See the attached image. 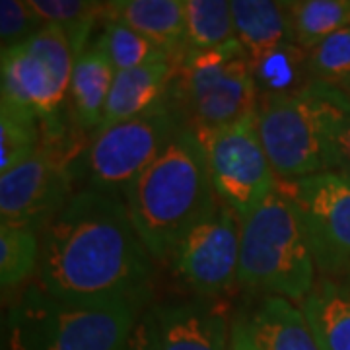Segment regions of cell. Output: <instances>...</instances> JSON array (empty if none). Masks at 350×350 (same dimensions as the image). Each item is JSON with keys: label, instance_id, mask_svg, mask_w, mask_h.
Wrapping results in <instances>:
<instances>
[{"label": "cell", "instance_id": "7", "mask_svg": "<svg viewBox=\"0 0 350 350\" xmlns=\"http://www.w3.org/2000/svg\"><path fill=\"white\" fill-rule=\"evenodd\" d=\"M75 63L63 29L45 25L29 41L2 51V100L33 113L45 137L63 135L61 109L70 94Z\"/></svg>", "mask_w": 350, "mask_h": 350}, {"label": "cell", "instance_id": "10", "mask_svg": "<svg viewBox=\"0 0 350 350\" xmlns=\"http://www.w3.org/2000/svg\"><path fill=\"white\" fill-rule=\"evenodd\" d=\"M72 175L70 152L61 135L43 137L33 156L0 175L2 224L25 226L41 234L75 195Z\"/></svg>", "mask_w": 350, "mask_h": 350}, {"label": "cell", "instance_id": "29", "mask_svg": "<svg viewBox=\"0 0 350 350\" xmlns=\"http://www.w3.org/2000/svg\"><path fill=\"white\" fill-rule=\"evenodd\" d=\"M119 350H160L158 345V329L154 321V313H142L135 329L126 337Z\"/></svg>", "mask_w": 350, "mask_h": 350}, {"label": "cell", "instance_id": "12", "mask_svg": "<svg viewBox=\"0 0 350 350\" xmlns=\"http://www.w3.org/2000/svg\"><path fill=\"white\" fill-rule=\"evenodd\" d=\"M241 220L216 199L172 255L174 273L200 298H220L238 284Z\"/></svg>", "mask_w": 350, "mask_h": 350}, {"label": "cell", "instance_id": "26", "mask_svg": "<svg viewBox=\"0 0 350 350\" xmlns=\"http://www.w3.org/2000/svg\"><path fill=\"white\" fill-rule=\"evenodd\" d=\"M185 27L189 49L204 51L236 39L232 2L185 0Z\"/></svg>", "mask_w": 350, "mask_h": 350}, {"label": "cell", "instance_id": "25", "mask_svg": "<svg viewBox=\"0 0 350 350\" xmlns=\"http://www.w3.org/2000/svg\"><path fill=\"white\" fill-rule=\"evenodd\" d=\"M43 25H57L64 31L76 57L88 49V39L103 14L105 2L90 0H27Z\"/></svg>", "mask_w": 350, "mask_h": 350}, {"label": "cell", "instance_id": "24", "mask_svg": "<svg viewBox=\"0 0 350 350\" xmlns=\"http://www.w3.org/2000/svg\"><path fill=\"white\" fill-rule=\"evenodd\" d=\"M96 43L109 57L115 72H125V70L148 66V64L174 61L154 41L140 36L129 25L121 24L117 20H109V18H105L103 33ZM174 63H179V61H174Z\"/></svg>", "mask_w": 350, "mask_h": 350}, {"label": "cell", "instance_id": "9", "mask_svg": "<svg viewBox=\"0 0 350 350\" xmlns=\"http://www.w3.org/2000/svg\"><path fill=\"white\" fill-rule=\"evenodd\" d=\"M197 138L206 156L216 197L238 214L239 220L250 216L278 187L262 148L255 113Z\"/></svg>", "mask_w": 350, "mask_h": 350}, {"label": "cell", "instance_id": "32", "mask_svg": "<svg viewBox=\"0 0 350 350\" xmlns=\"http://www.w3.org/2000/svg\"><path fill=\"white\" fill-rule=\"evenodd\" d=\"M338 174L342 175V177H345V179L350 183V167H347V170H338Z\"/></svg>", "mask_w": 350, "mask_h": 350}, {"label": "cell", "instance_id": "23", "mask_svg": "<svg viewBox=\"0 0 350 350\" xmlns=\"http://www.w3.org/2000/svg\"><path fill=\"white\" fill-rule=\"evenodd\" d=\"M43 123L33 113L25 111L10 101L0 103V172L33 156L43 144Z\"/></svg>", "mask_w": 350, "mask_h": 350}, {"label": "cell", "instance_id": "28", "mask_svg": "<svg viewBox=\"0 0 350 350\" xmlns=\"http://www.w3.org/2000/svg\"><path fill=\"white\" fill-rule=\"evenodd\" d=\"M45 25L33 12L27 0H2L0 2V41L2 51L14 49L38 36Z\"/></svg>", "mask_w": 350, "mask_h": 350}, {"label": "cell", "instance_id": "22", "mask_svg": "<svg viewBox=\"0 0 350 350\" xmlns=\"http://www.w3.org/2000/svg\"><path fill=\"white\" fill-rule=\"evenodd\" d=\"M41 234L25 226L0 224V282L16 288L39 273Z\"/></svg>", "mask_w": 350, "mask_h": 350}, {"label": "cell", "instance_id": "11", "mask_svg": "<svg viewBox=\"0 0 350 350\" xmlns=\"http://www.w3.org/2000/svg\"><path fill=\"white\" fill-rule=\"evenodd\" d=\"M296 202L315 267L325 278L350 273V183L338 172L278 181Z\"/></svg>", "mask_w": 350, "mask_h": 350}, {"label": "cell", "instance_id": "31", "mask_svg": "<svg viewBox=\"0 0 350 350\" xmlns=\"http://www.w3.org/2000/svg\"><path fill=\"white\" fill-rule=\"evenodd\" d=\"M232 350H257L255 345L251 342L250 335H247L243 319L234 321V327H232Z\"/></svg>", "mask_w": 350, "mask_h": 350}, {"label": "cell", "instance_id": "16", "mask_svg": "<svg viewBox=\"0 0 350 350\" xmlns=\"http://www.w3.org/2000/svg\"><path fill=\"white\" fill-rule=\"evenodd\" d=\"M243 321L257 350H321L301 308L286 298L265 296Z\"/></svg>", "mask_w": 350, "mask_h": 350}, {"label": "cell", "instance_id": "18", "mask_svg": "<svg viewBox=\"0 0 350 350\" xmlns=\"http://www.w3.org/2000/svg\"><path fill=\"white\" fill-rule=\"evenodd\" d=\"M232 16L236 25V39L250 55V59H257L269 51L294 41L284 2L232 0Z\"/></svg>", "mask_w": 350, "mask_h": 350}, {"label": "cell", "instance_id": "8", "mask_svg": "<svg viewBox=\"0 0 350 350\" xmlns=\"http://www.w3.org/2000/svg\"><path fill=\"white\" fill-rule=\"evenodd\" d=\"M181 125L172 103L165 101L146 115L96 133L76 167L90 189L125 191L162 154Z\"/></svg>", "mask_w": 350, "mask_h": 350}, {"label": "cell", "instance_id": "13", "mask_svg": "<svg viewBox=\"0 0 350 350\" xmlns=\"http://www.w3.org/2000/svg\"><path fill=\"white\" fill-rule=\"evenodd\" d=\"M152 313L160 350H232L228 308L218 298L167 304Z\"/></svg>", "mask_w": 350, "mask_h": 350}, {"label": "cell", "instance_id": "17", "mask_svg": "<svg viewBox=\"0 0 350 350\" xmlns=\"http://www.w3.org/2000/svg\"><path fill=\"white\" fill-rule=\"evenodd\" d=\"M109 57L98 43L76 57L70 80V109L82 131H98L115 80Z\"/></svg>", "mask_w": 350, "mask_h": 350}, {"label": "cell", "instance_id": "30", "mask_svg": "<svg viewBox=\"0 0 350 350\" xmlns=\"http://www.w3.org/2000/svg\"><path fill=\"white\" fill-rule=\"evenodd\" d=\"M331 154L335 172L350 167V113L338 119L331 133Z\"/></svg>", "mask_w": 350, "mask_h": 350}, {"label": "cell", "instance_id": "1", "mask_svg": "<svg viewBox=\"0 0 350 350\" xmlns=\"http://www.w3.org/2000/svg\"><path fill=\"white\" fill-rule=\"evenodd\" d=\"M38 275L39 286L68 304L148 301L154 257L125 199L86 187L43 228Z\"/></svg>", "mask_w": 350, "mask_h": 350}, {"label": "cell", "instance_id": "15", "mask_svg": "<svg viewBox=\"0 0 350 350\" xmlns=\"http://www.w3.org/2000/svg\"><path fill=\"white\" fill-rule=\"evenodd\" d=\"M103 16L154 41L174 61L189 51L185 0H113L105 2Z\"/></svg>", "mask_w": 350, "mask_h": 350}, {"label": "cell", "instance_id": "27", "mask_svg": "<svg viewBox=\"0 0 350 350\" xmlns=\"http://www.w3.org/2000/svg\"><path fill=\"white\" fill-rule=\"evenodd\" d=\"M308 68L312 80L345 90L350 96V25L308 51Z\"/></svg>", "mask_w": 350, "mask_h": 350}, {"label": "cell", "instance_id": "6", "mask_svg": "<svg viewBox=\"0 0 350 350\" xmlns=\"http://www.w3.org/2000/svg\"><path fill=\"white\" fill-rule=\"evenodd\" d=\"M170 103L195 135L253 115L259 92L250 55L238 39L214 49H189L177 64Z\"/></svg>", "mask_w": 350, "mask_h": 350}, {"label": "cell", "instance_id": "21", "mask_svg": "<svg viewBox=\"0 0 350 350\" xmlns=\"http://www.w3.org/2000/svg\"><path fill=\"white\" fill-rule=\"evenodd\" d=\"M284 8L292 38L306 51L350 25V0H296Z\"/></svg>", "mask_w": 350, "mask_h": 350}, {"label": "cell", "instance_id": "4", "mask_svg": "<svg viewBox=\"0 0 350 350\" xmlns=\"http://www.w3.org/2000/svg\"><path fill=\"white\" fill-rule=\"evenodd\" d=\"M315 261L296 202L278 187L241 220L238 284L304 301L315 288Z\"/></svg>", "mask_w": 350, "mask_h": 350}, {"label": "cell", "instance_id": "2", "mask_svg": "<svg viewBox=\"0 0 350 350\" xmlns=\"http://www.w3.org/2000/svg\"><path fill=\"white\" fill-rule=\"evenodd\" d=\"M123 199L154 261H170L218 199L197 135L181 125L162 154L126 185Z\"/></svg>", "mask_w": 350, "mask_h": 350}, {"label": "cell", "instance_id": "19", "mask_svg": "<svg viewBox=\"0 0 350 350\" xmlns=\"http://www.w3.org/2000/svg\"><path fill=\"white\" fill-rule=\"evenodd\" d=\"M301 312L321 350H350V284L335 278L315 282Z\"/></svg>", "mask_w": 350, "mask_h": 350}, {"label": "cell", "instance_id": "20", "mask_svg": "<svg viewBox=\"0 0 350 350\" xmlns=\"http://www.w3.org/2000/svg\"><path fill=\"white\" fill-rule=\"evenodd\" d=\"M250 61L259 100L300 92L312 82L308 51L294 41Z\"/></svg>", "mask_w": 350, "mask_h": 350}, {"label": "cell", "instance_id": "3", "mask_svg": "<svg viewBox=\"0 0 350 350\" xmlns=\"http://www.w3.org/2000/svg\"><path fill=\"white\" fill-rule=\"evenodd\" d=\"M347 113L349 94L315 80L300 92L259 100L257 129L276 179L296 181L335 172L331 133Z\"/></svg>", "mask_w": 350, "mask_h": 350}, {"label": "cell", "instance_id": "5", "mask_svg": "<svg viewBox=\"0 0 350 350\" xmlns=\"http://www.w3.org/2000/svg\"><path fill=\"white\" fill-rule=\"evenodd\" d=\"M146 304H68L31 284L8 313L6 350H119Z\"/></svg>", "mask_w": 350, "mask_h": 350}, {"label": "cell", "instance_id": "14", "mask_svg": "<svg viewBox=\"0 0 350 350\" xmlns=\"http://www.w3.org/2000/svg\"><path fill=\"white\" fill-rule=\"evenodd\" d=\"M177 64L179 63L165 61V63L117 72L101 125L96 133L137 119L140 115H146L152 109L163 105L165 101H170V92L177 75Z\"/></svg>", "mask_w": 350, "mask_h": 350}]
</instances>
